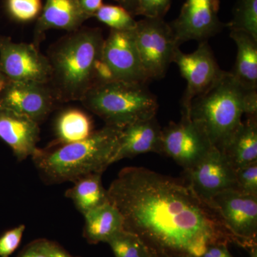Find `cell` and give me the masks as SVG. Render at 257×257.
<instances>
[{"label": "cell", "instance_id": "obj_35", "mask_svg": "<svg viewBox=\"0 0 257 257\" xmlns=\"http://www.w3.org/2000/svg\"><path fill=\"white\" fill-rule=\"evenodd\" d=\"M249 257H257V244L248 248Z\"/></svg>", "mask_w": 257, "mask_h": 257}, {"label": "cell", "instance_id": "obj_3", "mask_svg": "<svg viewBox=\"0 0 257 257\" xmlns=\"http://www.w3.org/2000/svg\"><path fill=\"white\" fill-rule=\"evenodd\" d=\"M206 135L211 146L221 152L242 124L243 114L257 116V90L239 84L229 72L204 94L194 98L182 111Z\"/></svg>", "mask_w": 257, "mask_h": 257}, {"label": "cell", "instance_id": "obj_36", "mask_svg": "<svg viewBox=\"0 0 257 257\" xmlns=\"http://www.w3.org/2000/svg\"><path fill=\"white\" fill-rule=\"evenodd\" d=\"M57 257H77L73 256L72 255L69 254L67 251H66L63 248H61L60 251H59L58 254H57Z\"/></svg>", "mask_w": 257, "mask_h": 257}, {"label": "cell", "instance_id": "obj_1", "mask_svg": "<svg viewBox=\"0 0 257 257\" xmlns=\"http://www.w3.org/2000/svg\"><path fill=\"white\" fill-rule=\"evenodd\" d=\"M124 230L138 236L157 257L201 256L214 243H236L219 213L183 179L145 167L120 171L107 189Z\"/></svg>", "mask_w": 257, "mask_h": 257}, {"label": "cell", "instance_id": "obj_21", "mask_svg": "<svg viewBox=\"0 0 257 257\" xmlns=\"http://www.w3.org/2000/svg\"><path fill=\"white\" fill-rule=\"evenodd\" d=\"M102 174H89L74 182L73 187L66 191L65 197L73 202L83 215L109 202L107 190L101 182Z\"/></svg>", "mask_w": 257, "mask_h": 257}, {"label": "cell", "instance_id": "obj_32", "mask_svg": "<svg viewBox=\"0 0 257 257\" xmlns=\"http://www.w3.org/2000/svg\"><path fill=\"white\" fill-rule=\"evenodd\" d=\"M79 7L88 19L93 18L102 6V0H77Z\"/></svg>", "mask_w": 257, "mask_h": 257}, {"label": "cell", "instance_id": "obj_33", "mask_svg": "<svg viewBox=\"0 0 257 257\" xmlns=\"http://www.w3.org/2000/svg\"><path fill=\"white\" fill-rule=\"evenodd\" d=\"M119 3L120 6L127 10L133 17L138 16V0H115Z\"/></svg>", "mask_w": 257, "mask_h": 257}, {"label": "cell", "instance_id": "obj_9", "mask_svg": "<svg viewBox=\"0 0 257 257\" xmlns=\"http://www.w3.org/2000/svg\"><path fill=\"white\" fill-rule=\"evenodd\" d=\"M0 70L12 82L49 84L50 62L33 43L13 42L0 37Z\"/></svg>", "mask_w": 257, "mask_h": 257}, {"label": "cell", "instance_id": "obj_24", "mask_svg": "<svg viewBox=\"0 0 257 257\" xmlns=\"http://www.w3.org/2000/svg\"><path fill=\"white\" fill-rule=\"evenodd\" d=\"M226 26L230 30L247 32L257 40V0H237L232 20Z\"/></svg>", "mask_w": 257, "mask_h": 257}, {"label": "cell", "instance_id": "obj_22", "mask_svg": "<svg viewBox=\"0 0 257 257\" xmlns=\"http://www.w3.org/2000/svg\"><path fill=\"white\" fill-rule=\"evenodd\" d=\"M92 121L85 112L77 109L62 111L57 118L55 133L58 143H72L87 138L93 133Z\"/></svg>", "mask_w": 257, "mask_h": 257}, {"label": "cell", "instance_id": "obj_23", "mask_svg": "<svg viewBox=\"0 0 257 257\" xmlns=\"http://www.w3.org/2000/svg\"><path fill=\"white\" fill-rule=\"evenodd\" d=\"M115 257H157L136 234L123 229L108 240Z\"/></svg>", "mask_w": 257, "mask_h": 257}, {"label": "cell", "instance_id": "obj_2", "mask_svg": "<svg viewBox=\"0 0 257 257\" xmlns=\"http://www.w3.org/2000/svg\"><path fill=\"white\" fill-rule=\"evenodd\" d=\"M104 39L99 28H80L68 32L50 47L49 85L60 101H81L100 82Z\"/></svg>", "mask_w": 257, "mask_h": 257}, {"label": "cell", "instance_id": "obj_13", "mask_svg": "<svg viewBox=\"0 0 257 257\" xmlns=\"http://www.w3.org/2000/svg\"><path fill=\"white\" fill-rule=\"evenodd\" d=\"M219 0H186L178 18L170 24L179 46L184 42L207 41L224 26L218 17Z\"/></svg>", "mask_w": 257, "mask_h": 257}, {"label": "cell", "instance_id": "obj_31", "mask_svg": "<svg viewBox=\"0 0 257 257\" xmlns=\"http://www.w3.org/2000/svg\"><path fill=\"white\" fill-rule=\"evenodd\" d=\"M200 257H234L230 253L227 243H219L209 245Z\"/></svg>", "mask_w": 257, "mask_h": 257}, {"label": "cell", "instance_id": "obj_12", "mask_svg": "<svg viewBox=\"0 0 257 257\" xmlns=\"http://www.w3.org/2000/svg\"><path fill=\"white\" fill-rule=\"evenodd\" d=\"M182 179L198 197L209 205L219 193L236 189L235 170L224 154L215 148L192 168L184 170Z\"/></svg>", "mask_w": 257, "mask_h": 257}, {"label": "cell", "instance_id": "obj_15", "mask_svg": "<svg viewBox=\"0 0 257 257\" xmlns=\"http://www.w3.org/2000/svg\"><path fill=\"white\" fill-rule=\"evenodd\" d=\"M162 128L156 116L136 121L121 128L111 164L148 152L162 155Z\"/></svg>", "mask_w": 257, "mask_h": 257}, {"label": "cell", "instance_id": "obj_30", "mask_svg": "<svg viewBox=\"0 0 257 257\" xmlns=\"http://www.w3.org/2000/svg\"><path fill=\"white\" fill-rule=\"evenodd\" d=\"M138 15L147 18H164L172 0H138Z\"/></svg>", "mask_w": 257, "mask_h": 257}, {"label": "cell", "instance_id": "obj_19", "mask_svg": "<svg viewBox=\"0 0 257 257\" xmlns=\"http://www.w3.org/2000/svg\"><path fill=\"white\" fill-rule=\"evenodd\" d=\"M221 152L235 171L256 163L257 116L243 121Z\"/></svg>", "mask_w": 257, "mask_h": 257}, {"label": "cell", "instance_id": "obj_16", "mask_svg": "<svg viewBox=\"0 0 257 257\" xmlns=\"http://www.w3.org/2000/svg\"><path fill=\"white\" fill-rule=\"evenodd\" d=\"M0 139L9 145L19 161L26 160L38 149L39 124L24 115L0 108Z\"/></svg>", "mask_w": 257, "mask_h": 257}, {"label": "cell", "instance_id": "obj_5", "mask_svg": "<svg viewBox=\"0 0 257 257\" xmlns=\"http://www.w3.org/2000/svg\"><path fill=\"white\" fill-rule=\"evenodd\" d=\"M81 101L106 125L120 128L156 116L159 107L147 84L119 81L96 84Z\"/></svg>", "mask_w": 257, "mask_h": 257}, {"label": "cell", "instance_id": "obj_14", "mask_svg": "<svg viewBox=\"0 0 257 257\" xmlns=\"http://www.w3.org/2000/svg\"><path fill=\"white\" fill-rule=\"evenodd\" d=\"M55 94L49 84L8 81L0 92V108L24 115L40 124L53 109Z\"/></svg>", "mask_w": 257, "mask_h": 257}, {"label": "cell", "instance_id": "obj_28", "mask_svg": "<svg viewBox=\"0 0 257 257\" xmlns=\"http://www.w3.org/2000/svg\"><path fill=\"white\" fill-rule=\"evenodd\" d=\"M61 248L50 240L37 239L28 243L17 257H57Z\"/></svg>", "mask_w": 257, "mask_h": 257}, {"label": "cell", "instance_id": "obj_25", "mask_svg": "<svg viewBox=\"0 0 257 257\" xmlns=\"http://www.w3.org/2000/svg\"><path fill=\"white\" fill-rule=\"evenodd\" d=\"M94 17L111 30L118 31H132L138 23L133 15L120 5H102Z\"/></svg>", "mask_w": 257, "mask_h": 257}, {"label": "cell", "instance_id": "obj_10", "mask_svg": "<svg viewBox=\"0 0 257 257\" xmlns=\"http://www.w3.org/2000/svg\"><path fill=\"white\" fill-rule=\"evenodd\" d=\"M214 148L206 135L187 115L162 130V155L170 157L184 170L192 168Z\"/></svg>", "mask_w": 257, "mask_h": 257}, {"label": "cell", "instance_id": "obj_20", "mask_svg": "<svg viewBox=\"0 0 257 257\" xmlns=\"http://www.w3.org/2000/svg\"><path fill=\"white\" fill-rule=\"evenodd\" d=\"M230 37L236 44V58L229 72L241 85L257 90V40L247 32L231 30Z\"/></svg>", "mask_w": 257, "mask_h": 257}, {"label": "cell", "instance_id": "obj_4", "mask_svg": "<svg viewBox=\"0 0 257 257\" xmlns=\"http://www.w3.org/2000/svg\"><path fill=\"white\" fill-rule=\"evenodd\" d=\"M121 133V128L105 125L81 141L37 149L32 160L48 184L74 182L89 174H102L111 165Z\"/></svg>", "mask_w": 257, "mask_h": 257}, {"label": "cell", "instance_id": "obj_8", "mask_svg": "<svg viewBox=\"0 0 257 257\" xmlns=\"http://www.w3.org/2000/svg\"><path fill=\"white\" fill-rule=\"evenodd\" d=\"M210 205L219 213L236 244L247 249L256 245L257 196L228 189L214 197Z\"/></svg>", "mask_w": 257, "mask_h": 257}, {"label": "cell", "instance_id": "obj_18", "mask_svg": "<svg viewBox=\"0 0 257 257\" xmlns=\"http://www.w3.org/2000/svg\"><path fill=\"white\" fill-rule=\"evenodd\" d=\"M84 216L83 236L92 244L106 243L114 234L124 229L122 216L109 201L88 211Z\"/></svg>", "mask_w": 257, "mask_h": 257}, {"label": "cell", "instance_id": "obj_7", "mask_svg": "<svg viewBox=\"0 0 257 257\" xmlns=\"http://www.w3.org/2000/svg\"><path fill=\"white\" fill-rule=\"evenodd\" d=\"M109 81L147 84L134 30H110L103 43L100 82Z\"/></svg>", "mask_w": 257, "mask_h": 257}, {"label": "cell", "instance_id": "obj_34", "mask_svg": "<svg viewBox=\"0 0 257 257\" xmlns=\"http://www.w3.org/2000/svg\"><path fill=\"white\" fill-rule=\"evenodd\" d=\"M8 79L7 78L6 76L0 70V92L3 90V88L6 85L7 83L8 82Z\"/></svg>", "mask_w": 257, "mask_h": 257}, {"label": "cell", "instance_id": "obj_11", "mask_svg": "<svg viewBox=\"0 0 257 257\" xmlns=\"http://www.w3.org/2000/svg\"><path fill=\"white\" fill-rule=\"evenodd\" d=\"M173 62L187 81V87L182 99V111L188 109L191 101L204 94L218 80L224 71L218 65L207 41L199 42L197 50L185 54L177 48Z\"/></svg>", "mask_w": 257, "mask_h": 257}, {"label": "cell", "instance_id": "obj_26", "mask_svg": "<svg viewBox=\"0 0 257 257\" xmlns=\"http://www.w3.org/2000/svg\"><path fill=\"white\" fill-rule=\"evenodd\" d=\"M6 8L12 18L28 23L40 16L42 3L41 0H7Z\"/></svg>", "mask_w": 257, "mask_h": 257}, {"label": "cell", "instance_id": "obj_27", "mask_svg": "<svg viewBox=\"0 0 257 257\" xmlns=\"http://www.w3.org/2000/svg\"><path fill=\"white\" fill-rule=\"evenodd\" d=\"M236 190L257 196V162L235 171Z\"/></svg>", "mask_w": 257, "mask_h": 257}, {"label": "cell", "instance_id": "obj_17", "mask_svg": "<svg viewBox=\"0 0 257 257\" xmlns=\"http://www.w3.org/2000/svg\"><path fill=\"white\" fill-rule=\"evenodd\" d=\"M87 20L77 0H46L37 18L33 44L40 47L48 30L56 29L73 32L82 28V24Z\"/></svg>", "mask_w": 257, "mask_h": 257}, {"label": "cell", "instance_id": "obj_6", "mask_svg": "<svg viewBox=\"0 0 257 257\" xmlns=\"http://www.w3.org/2000/svg\"><path fill=\"white\" fill-rule=\"evenodd\" d=\"M134 34L147 80L164 78L179 47L170 25L164 18H145L138 21Z\"/></svg>", "mask_w": 257, "mask_h": 257}, {"label": "cell", "instance_id": "obj_29", "mask_svg": "<svg viewBox=\"0 0 257 257\" xmlns=\"http://www.w3.org/2000/svg\"><path fill=\"white\" fill-rule=\"evenodd\" d=\"M25 225L21 224L5 231L0 236V257H10L20 246Z\"/></svg>", "mask_w": 257, "mask_h": 257}, {"label": "cell", "instance_id": "obj_37", "mask_svg": "<svg viewBox=\"0 0 257 257\" xmlns=\"http://www.w3.org/2000/svg\"><path fill=\"white\" fill-rule=\"evenodd\" d=\"M176 257H200V256H194V255H192V254H185V255H182V256H176Z\"/></svg>", "mask_w": 257, "mask_h": 257}]
</instances>
